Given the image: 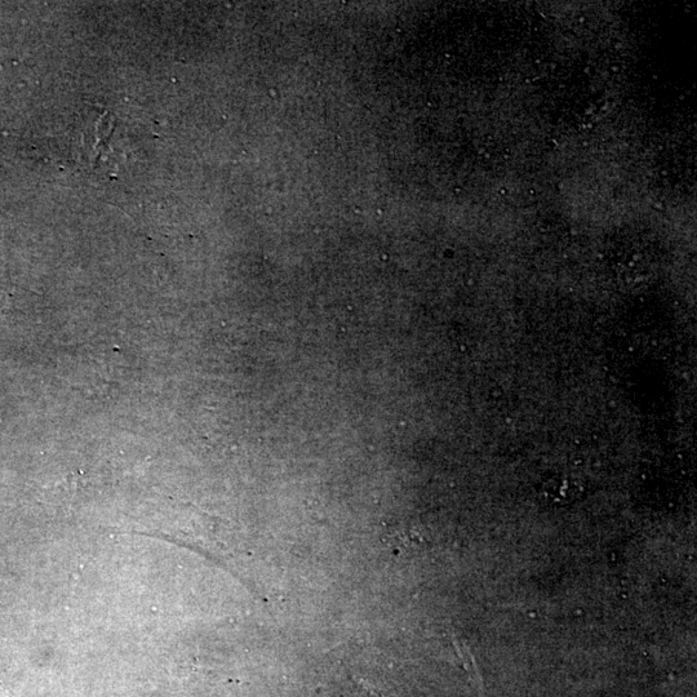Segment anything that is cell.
Masks as SVG:
<instances>
[{
	"mask_svg": "<svg viewBox=\"0 0 697 697\" xmlns=\"http://www.w3.org/2000/svg\"><path fill=\"white\" fill-rule=\"evenodd\" d=\"M584 485L572 474L559 473L546 478L539 490L540 500L550 506H566L579 500Z\"/></svg>",
	"mask_w": 697,
	"mask_h": 697,
	"instance_id": "1",
	"label": "cell"
}]
</instances>
